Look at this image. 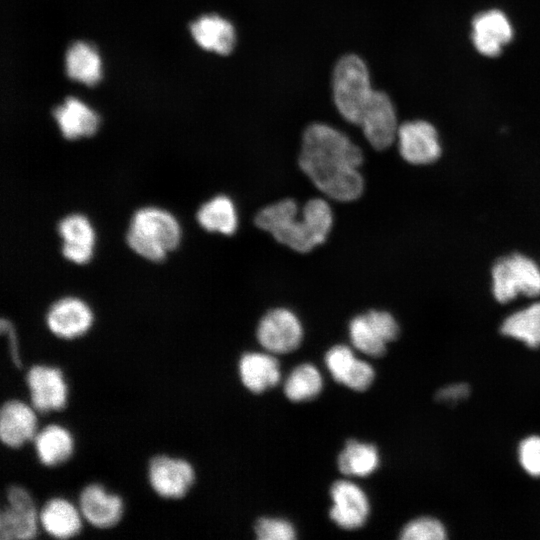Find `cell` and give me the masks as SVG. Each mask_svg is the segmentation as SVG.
Masks as SVG:
<instances>
[{"label":"cell","instance_id":"32","mask_svg":"<svg viewBox=\"0 0 540 540\" xmlns=\"http://www.w3.org/2000/svg\"><path fill=\"white\" fill-rule=\"evenodd\" d=\"M469 394V387L466 384H453L440 389L436 395L437 399L445 402H458L466 398Z\"/></svg>","mask_w":540,"mask_h":540},{"label":"cell","instance_id":"10","mask_svg":"<svg viewBox=\"0 0 540 540\" xmlns=\"http://www.w3.org/2000/svg\"><path fill=\"white\" fill-rule=\"evenodd\" d=\"M256 334L259 343L266 350L283 354L299 346L303 329L293 312L285 308H276L262 317Z\"/></svg>","mask_w":540,"mask_h":540},{"label":"cell","instance_id":"5","mask_svg":"<svg viewBox=\"0 0 540 540\" xmlns=\"http://www.w3.org/2000/svg\"><path fill=\"white\" fill-rule=\"evenodd\" d=\"M493 294L500 303H507L522 294L540 295V268L530 258L513 254L498 260L492 269Z\"/></svg>","mask_w":540,"mask_h":540},{"label":"cell","instance_id":"20","mask_svg":"<svg viewBox=\"0 0 540 540\" xmlns=\"http://www.w3.org/2000/svg\"><path fill=\"white\" fill-rule=\"evenodd\" d=\"M80 510L69 500L55 497L48 500L39 512L42 529L56 539L75 537L82 529Z\"/></svg>","mask_w":540,"mask_h":540},{"label":"cell","instance_id":"23","mask_svg":"<svg viewBox=\"0 0 540 540\" xmlns=\"http://www.w3.org/2000/svg\"><path fill=\"white\" fill-rule=\"evenodd\" d=\"M33 443L39 462L46 467L65 463L74 452L72 434L67 428L58 424H49L38 431Z\"/></svg>","mask_w":540,"mask_h":540},{"label":"cell","instance_id":"1","mask_svg":"<svg viewBox=\"0 0 540 540\" xmlns=\"http://www.w3.org/2000/svg\"><path fill=\"white\" fill-rule=\"evenodd\" d=\"M298 162L326 196L341 202L361 196L364 180L359 168L363 154L341 131L323 123L309 125L303 134Z\"/></svg>","mask_w":540,"mask_h":540},{"label":"cell","instance_id":"14","mask_svg":"<svg viewBox=\"0 0 540 540\" xmlns=\"http://www.w3.org/2000/svg\"><path fill=\"white\" fill-rule=\"evenodd\" d=\"M333 506L330 509L331 519L344 529L361 527L369 515V502L363 490L356 484L336 481L330 490Z\"/></svg>","mask_w":540,"mask_h":540},{"label":"cell","instance_id":"24","mask_svg":"<svg viewBox=\"0 0 540 540\" xmlns=\"http://www.w3.org/2000/svg\"><path fill=\"white\" fill-rule=\"evenodd\" d=\"M239 373L244 386L254 393L274 387L280 380L279 363L264 353H246L239 362Z\"/></svg>","mask_w":540,"mask_h":540},{"label":"cell","instance_id":"8","mask_svg":"<svg viewBox=\"0 0 540 540\" xmlns=\"http://www.w3.org/2000/svg\"><path fill=\"white\" fill-rule=\"evenodd\" d=\"M26 384L31 405L37 412L60 411L67 405L68 385L60 368L33 365L27 371Z\"/></svg>","mask_w":540,"mask_h":540},{"label":"cell","instance_id":"30","mask_svg":"<svg viewBox=\"0 0 540 540\" xmlns=\"http://www.w3.org/2000/svg\"><path fill=\"white\" fill-rule=\"evenodd\" d=\"M255 533L260 540H292L295 529L286 520L278 518H260L255 525Z\"/></svg>","mask_w":540,"mask_h":540},{"label":"cell","instance_id":"3","mask_svg":"<svg viewBox=\"0 0 540 540\" xmlns=\"http://www.w3.org/2000/svg\"><path fill=\"white\" fill-rule=\"evenodd\" d=\"M293 199H283L260 210L255 224L269 232L276 241L300 253H307L322 244L332 228L333 214L321 198L309 200L298 216Z\"/></svg>","mask_w":540,"mask_h":540},{"label":"cell","instance_id":"22","mask_svg":"<svg viewBox=\"0 0 540 540\" xmlns=\"http://www.w3.org/2000/svg\"><path fill=\"white\" fill-rule=\"evenodd\" d=\"M65 72L69 79L88 87L102 78V64L96 46L82 40L71 43L65 52Z\"/></svg>","mask_w":540,"mask_h":540},{"label":"cell","instance_id":"25","mask_svg":"<svg viewBox=\"0 0 540 540\" xmlns=\"http://www.w3.org/2000/svg\"><path fill=\"white\" fill-rule=\"evenodd\" d=\"M197 221L209 232L232 235L238 227V215L233 201L226 195H218L201 205Z\"/></svg>","mask_w":540,"mask_h":540},{"label":"cell","instance_id":"7","mask_svg":"<svg viewBox=\"0 0 540 540\" xmlns=\"http://www.w3.org/2000/svg\"><path fill=\"white\" fill-rule=\"evenodd\" d=\"M399 327L394 317L386 311L371 310L354 317L349 324L352 344L364 354L382 356L387 343L395 340Z\"/></svg>","mask_w":540,"mask_h":540},{"label":"cell","instance_id":"11","mask_svg":"<svg viewBox=\"0 0 540 540\" xmlns=\"http://www.w3.org/2000/svg\"><path fill=\"white\" fill-rule=\"evenodd\" d=\"M93 320V312L89 305L82 299L72 296L55 301L45 316L49 331L65 340H73L86 334Z\"/></svg>","mask_w":540,"mask_h":540},{"label":"cell","instance_id":"19","mask_svg":"<svg viewBox=\"0 0 540 540\" xmlns=\"http://www.w3.org/2000/svg\"><path fill=\"white\" fill-rule=\"evenodd\" d=\"M62 136L67 140L90 137L100 125V117L81 100L69 96L52 110Z\"/></svg>","mask_w":540,"mask_h":540},{"label":"cell","instance_id":"31","mask_svg":"<svg viewBox=\"0 0 540 540\" xmlns=\"http://www.w3.org/2000/svg\"><path fill=\"white\" fill-rule=\"evenodd\" d=\"M519 459L527 473L540 476V437H528L521 442Z\"/></svg>","mask_w":540,"mask_h":540},{"label":"cell","instance_id":"21","mask_svg":"<svg viewBox=\"0 0 540 540\" xmlns=\"http://www.w3.org/2000/svg\"><path fill=\"white\" fill-rule=\"evenodd\" d=\"M194 41L204 50L228 55L235 45L232 24L216 14H206L189 24Z\"/></svg>","mask_w":540,"mask_h":540},{"label":"cell","instance_id":"4","mask_svg":"<svg viewBox=\"0 0 540 540\" xmlns=\"http://www.w3.org/2000/svg\"><path fill=\"white\" fill-rule=\"evenodd\" d=\"M181 228L177 219L158 207H143L132 216L126 235L128 246L142 258L163 261L180 243Z\"/></svg>","mask_w":540,"mask_h":540},{"label":"cell","instance_id":"6","mask_svg":"<svg viewBox=\"0 0 540 540\" xmlns=\"http://www.w3.org/2000/svg\"><path fill=\"white\" fill-rule=\"evenodd\" d=\"M7 505L0 512L1 540H29L39 531V513L30 493L21 486H10Z\"/></svg>","mask_w":540,"mask_h":540},{"label":"cell","instance_id":"27","mask_svg":"<svg viewBox=\"0 0 540 540\" xmlns=\"http://www.w3.org/2000/svg\"><path fill=\"white\" fill-rule=\"evenodd\" d=\"M501 333L524 342L531 348L540 346V302L517 311L505 319Z\"/></svg>","mask_w":540,"mask_h":540},{"label":"cell","instance_id":"13","mask_svg":"<svg viewBox=\"0 0 540 540\" xmlns=\"http://www.w3.org/2000/svg\"><path fill=\"white\" fill-rule=\"evenodd\" d=\"M79 510L84 520L93 527L108 529L119 523L124 505L120 496L94 483L82 489L79 496Z\"/></svg>","mask_w":540,"mask_h":540},{"label":"cell","instance_id":"17","mask_svg":"<svg viewBox=\"0 0 540 540\" xmlns=\"http://www.w3.org/2000/svg\"><path fill=\"white\" fill-rule=\"evenodd\" d=\"M328 370L335 381L356 390L364 391L374 380V370L367 362L357 359L344 345L332 347L325 356Z\"/></svg>","mask_w":540,"mask_h":540},{"label":"cell","instance_id":"29","mask_svg":"<svg viewBox=\"0 0 540 540\" xmlns=\"http://www.w3.org/2000/svg\"><path fill=\"white\" fill-rule=\"evenodd\" d=\"M403 540H443L446 532L443 525L436 519L422 517L409 522L402 530Z\"/></svg>","mask_w":540,"mask_h":540},{"label":"cell","instance_id":"33","mask_svg":"<svg viewBox=\"0 0 540 540\" xmlns=\"http://www.w3.org/2000/svg\"><path fill=\"white\" fill-rule=\"evenodd\" d=\"M0 328H1V332L3 334H6L7 339L10 342V344H9L10 345V355H11V359H12L13 364L17 368H21L22 367V362H21V359H20L17 337H16V333H15V330H14L12 324L8 320L1 319Z\"/></svg>","mask_w":540,"mask_h":540},{"label":"cell","instance_id":"15","mask_svg":"<svg viewBox=\"0 0 540 540\" xmlns=\"http://www.w3.org/2000/svg\"><path fill=\"white\" fill-rule=\"evenodd\" d=\"M36 410L32 405L11 399L0 410V439L9 448L17 449L33 441L37 431Z\"/></svg>","mask_w":540,"mask_h":540},{"label":"cell","instance_id":"12","mask_svg":"<svg viewBox=\"0 0 540 540\" xmlns=\"http://www.w3.org/2000/svg\"><path fill=\"white\" fill-rule=\"evenodd\" d=\"M397 138L401 156L411 164H430L441 154L437 131L426 121L403 123L398 128Z\"/></svg>","mask_w":540,"mask_h":540},{"label":"cell","instance_id":"18","mask_svg":"<svg viewBox=\"0 0 540 540\" xmlns=\"http://www.w3.org/2000/svg\"><path fill=\"white\" fill-rule=\"evenodd\" d=\"M472 39L479 53L494 57L513 36L512 26L504 13L489 10L478 14L472 22Z\"/></svg>","mask_w":540,"mask_h":540},{"label":"cell","instance_id":"9","mask_svg":"<svg viewBox=\"0 0 540 540\" xmlns=\"http://www.w3.org/2000/svg\"><path fill=\"white\" fill-rule=\"evenodd\" d=\"M147 476L153 491L165 499L183 498L195 481L194 468L188 461L168 455L153 457Z\"/></svg>","mask_w":540,"mask_h":540},{"label":"cell","instance_id":"16","mask_svg":"<svg viewBox=\"0 0 540 540\" xmlns=\"http://www.w3.org/2000/svg\"><path fill=\"white\" fill-rule=\"evenodd\" d=\"M62 239L63 256L75 263L85 264L92 258L95 245V232L87 217L74 213L65 216L57 226Z\"/></svg>","mask_w":540,"mask_h":540},{"label":"cell","instance_id":"26","mask_svg":"<svg viewBox=\"0 0 540 540\" xmlns=\"http://www.w3.org/2000/svg\"><path fill=\"white\" fill-rule=\"evenodd\" d=\"M338 468L345 475L368 476L379 465V455L372 444L349 440L338 456Z\"/></svg>","mask_w":540,"mask_h":540},{"label":"cell","instance_id":"2","mask_svg":"<svg viewBox=\"0 0 540 540\" xmlns=\"http://www.w3.org/2000/svg\"><path fill=\"white\" fill-rule=\"evenodd\" d=\"M333 97L341 116L362 128L377 150L388 148L397 138L398 124L388 95L373 90L368 69L356 55L342 57L333 73Z\"/></svg>","mask_w":540,"mask_h":540},{"label":"cell","instance_id":"28","mask_svg":"<svg viewBox=\"0 0 540 540\" xmlns=\"http://www.w3.org/2000/svg\"><path fill=\"white\" fill-rule=\"evenodd\" d=\"M322 377L311 364L297 366L284 384V393L291 401L299 402L316 397L322 389Z\"/></svg>","mask_w":540,"mask_h":540}]
</instances>
